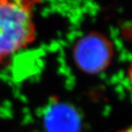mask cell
Segmentation results:
<instances>
[{
	"instance_id": "7a4b0ae2",
	"label": "cell",
	"mask_w": 132,
	"mask_h": 132,
	"mask_svg": "<svg viewBox=\"0 0 132 132\" xmlns=\"http://www.w3.org/2000/svg\"><path fill=\"white\" fill-rule=\"evenodd\" d=\"M72 59L81 72L96 75L105 71L112 62L115 47L109 37L99 31H91L74 43Z\"/></svg>"
},
{
	"instance_id": "6da1fadb",
	"label": "cell",
	"mask_w": 132,
	"mask_h": 132,
	"mask_svg": "<svg viewBox=\"0 0 132 132\" xmlns=\"http://www.w3.org/2000/svg\"><path fill=\"white\" fill-rule=\"evenodd\" d=\"M38 1L0 0V64L37 39L34 10Z\"/></svg>"
},
{
	"instance_id": "277c9868",
	"label": "cell",
	"mask_w": 132,
	"mask_h": 132,
	"mask_svg": "<svg viewBox=\"0 0 132 132\" xmlns=\"http://www.w3.org/2000/svg\"><path fill=\"white\" fill-rule=\"evenodd\" d=\"M118 132H132V127H127L124 129L119 130Z\"/></svg>"
},
{
	"instance_id": "3957f363",
	"label": "cell",
	"mask_w": 132,
	"mask_h": 132,
	"mask_svg": "<svg viewBox=\"0 0 132 132\" xmlns=\"http://www.w3.org/2000/svg\"><path fill=\"white\" fill-rule=\"evenodd\" d=\"M44 123L48 132H79L81 120L72 106L64 102H55L46 111Z\"/></svg>"
}]
</instances>
